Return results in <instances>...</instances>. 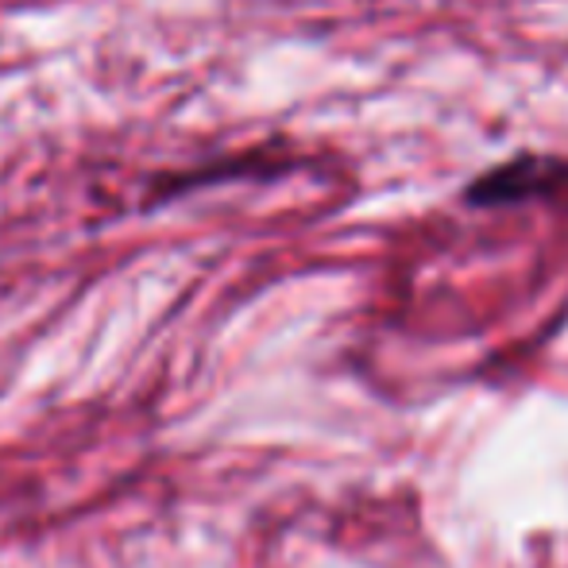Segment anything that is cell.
<instances>
[{
  "instance_id": "6da1fadb",
  "label": "cell",
  "mask_w": 568,
  "mask_h": 568,
  "mask_svg": "<svg viewBox=\"0 0 568 568\" xmlns=\"http://www.w3.org/2000/svg\"><path fill=\"white\" fill-rule=\"evenodd\" d=\"M568 179V166L561 159L549 155H518L499 163L495 171H487L484 179H476L468 186L471 205H518L530 197L554 194L557 186Z\"/></svg>"
}]
</instances>
